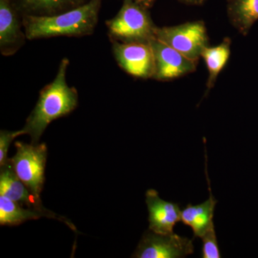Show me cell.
Listing matches in <instances>:
<instances>
[{
    "label": "cell",
    "mask_w": 258,
    "mask_h": 258,
    "mask_svg": "<svg viewBox=\"0 0 258 258\" xmlns=\"http://www.w3.org/2000/svg\"><path fill=\"white\" fill-rule=\"evenodd\" d=\"M192 240L176 234L161 235L149 230L144 234L132 257L181 258L193 254Z\"/></svg>",
    "instance_id": "obj_6"
},
{
    "label": "cell",
    "mask_w": 258,
    "mask_h": 258,
    "mask_svg": "<svg viewBox=\"0 0 258 258\" xmlns=\"http://www.w3.org/2000/svg\"><path fill=\"white\" fill-rule=\"evenodd\" d=\"M101 0L87 3L52 15H24L23 25L28 40L57 36L79 37L91 35L98 20Z\"/></svg>",
    "instance_id": "obj_2"
},
{
    "label": "cell",
    "mask_w": 258,
    "mask_h": 258,
    "mask_svg": "<svg viewBox=\"0 0 258 258\" xmlns=\"http://www.w3.org/2000/svg\"><path fill=\"white\" fill-rule=\"evenodd\" d=\"M24 134L25 132L23 129L16 131V132H10L6 130H2L0 132V166L5 165L9 159L8 158V152L12 142L16 137Z\"/></svg>",
    "instance_id": "obj_18"
},
{
    "label": "cell",
    "mask_w": 258,
    "mask_h": 258,
    "mask_svg": "<svg viewBox=\"0 0 258 258\" xmlns=\"http://www.w3.org/2000/svg\"><path fill=\"white\" fill-rule=\"evenodd\" d=\"M133 1L137 3V4L140 5L141 6L149 9V8H152L157 0H133Z\"/></svg>",
    "instance_id": "obj_19"
},
{
    "label": "cell",
    "mask_w": 258,
    "mask_h": 258,
    "mask_svg": "<svg viewBox=\"0 0 258 258\" xmlns=\"http://www.w3.org/2000/svg\"><path fill=\"white\" fill-rule=\"evenodd\" d=\"M113 42L150 43L156 38V26L149 9L133 0H123L117 15L106 23Z\"/></svg>",
    "instance_id": "obj_3"
},
{
    "label": "cell",
    "mask_w": 258,
    "mask_h": 258,
    "mask_svg": "<svg viewBox=\"0 0 258 258\" xmlns=\"http://www.w3.org/2000/svg\"><path fill=\"white\" fill-rule=\"evenodd\" d=\"M41 217L56 219L64 222L70 228L76 231L75 226L67 219L55 215L50 210L42 211L32 208L25 209L20 204L0 195V225L2 226H17L29 220H37Z\"/></svg>",
    "instance_id": "obj_12"
},
{
    "label": "cell",
    "mask_w": 258,
    "mask_h": 258,
    "mask_svg": "<svg viewBox=\"0 0 258 258\" xmlns=\"http://www.w3.org/2000/svg\"><path fill=\"white\" fill-rule=\"evenodd\" d=\"M206 175L208 178L210 198L205 203L198 205L189 204L181 211V220L184 225L189 226L193 231L194 237H202L214 226L213 217L217 200L212 195L210 180L208 179L206 167Z\"/></svg>",
    "instance_id": "obj_13"
},
{
    "label": "cell",
    "mask_w": 258,
    "mask_h": 258,
    "mask_svg": "<svg viewBox=\"0 0 258 258\" xmlns=\"http://www.w3.org/2000/svg\"><path fill=\"white\" fill-rule=\"evenodd\" d=\"M232 40L230 37H225L221 43L217 46L205 47L202 53V57L205 61L208 70L207 81V91L205 96L215 86L219 75L228 62L231 53Z\"/></svg>",
    "instance_id": "obj_15"
},
{
    "label": "cell",
    "mask_w": 258,
    "mask_h": 258,
    "mask_svg": "<svg viewBox=\"0 0 258 258\" xmlns=\"http://www.w3.org/2000/svg\"><path fill=\"white\" fill-rule=\"evenodd\" d=\"M179 3L187 5H203L207 0H177Z\"/></svg>",
    "instance_id": "obj_20"
},
{
    "label": "cell",
    "mask_w": 258,
    "mask_h": 258,
    "mask_svg": "<svg viewBox=\"0 0 258 258\" xmlns=\"http://www.w3.org/2000/svg\"><path fill=\"white\" fill-rule=\"evenodd\" d=\"M88 0H14L17 10L24 15H52L64 13L87 3Z\"/></svg>",
    "instance_id": "obj_16"
},
{
    "label": "cell",
    "mask_w": 258,
    "mask_h": 258,
    "mask_svg": "<svg viewBox=\"0 0 258 258\" xmlns=\"http://www.w3.org/2000/svg\"><path fill=\"white\" fill-rule=\"evenodd\" d=\"M69 60H61L55 79L42 88L36 106L27 118L24 126L25 134L31 137L32 144L39 140L47 125L57 118L74 111L79 104V93L74 87L69 86L66 80Z\"/></svg>",
    "instance_id": "obj_1"
},
{
    "label": "cell",
    "mask_w": 258,
    "mask_h": 258,
    "mask_svg": "<svg viewBox=\"0 0 258 258\" xmlns=\"http://www.w3.org/2000/svg\"><path fill=\"white\" fill-rule=\"evenodd\" d=\"M0 195L21 205H27L29 208L42 211L47 210L44 208L40 198L35 196L17 175L9 159L5 165L1 166Z\"/></svg>",
    "instance_id": "obj_11"
},
{
    "label": "cell",
    "mask_w": 258,
    "mask_h": 258,
    "mask_svg": "<svg viewBox=\"0 0 258 258\" xmlns=\"http://www.w3.org/2000/svg\"><path fill=\"white\" fill-rule=\"evenodd\" d=\"M17 152L10 164L18 177L35 196L40 198L45 183L47 150L45 143H15Z\"/></svg>",
    "instance_id": "obj_5"
},
{
    "label": "cell",
    "mask_w": 258,
    "mask_h": 258,
    "mask_svg": "<svg viewBox=\"0 0 258 258\" xmlns=\"http://www.w3.org/2000/svg\"><path fill=\"white\" fill-rule=\"evenodd\" d=\"M227 14L232 26L243 36L258 20V0H230Z\"/></svg>",
    "instance_id": "obj_14"
},
{
    "label": "cell",
    "mask_w": 258,
    "mask_h": 258,
    "mask_svg": "<svg viewBox=\"0 0 258 258\" xmlns=\"http://www.w3.org/2000/svg\"><path fill=\"white\" fill-rule=\"evenodd\" d=\"M229 1H230V0H227V2H229Z\"/></svg>",
    "instance_id": "obj_21"
},
{
    "label": "cell",
    "mask_w": 258,
    "mask_h": 258,
    "mask_svg": "<svg viewBox=\"0 0 258 258\" xmlns=\"http://www.w3.org/2000/svg\"><path fill=\"white\" fill-rule=\"evenodd\" d=\"M113 55L127 74L139 79H153L155 61L150 43L113 42Z\"/></svg>",
    "instance_id": "obj_7"
},
{
    "label": "cell",
    "mask_w": 258,
    "mask_h": 258,
    "mask_svg": "<svg viewBox=\"0 0 258 258\" xmlns=\"http://www.w3.org/2000/svg\"><path fill=\"white\" fill-rule=\"evenodd\" d=\"M201 239L203 240V249H202V257H221V253H220L218 242H217L215 225L212 226Z\"/></svg>",
    "instance_id": "obj_17"
},
{
    "label": "cell",
    "mask_w": 258,
    "mask_h": 258,
    "mask_svg": "<svg viewBox=\"0 0 258 258\" xmlns=\"http://www.w3.org/2000/svg\"><path fill=\"white\" fill-rule=\"evenodd\" d=\"M156 38L196 62L202 57L205 47L209 46L206 25L202 20L174 26L157 27Z\"/></svg>",
    "instance_id": "obj_4"
},
{
    "label": "cell",
    "mask_w": 258,
    "mask_h": 258,
    "mask_svg": "<svg viewBox=\"0 0 258 258\" xmlns=\"http://www.w3.org/2000/svg\"><path fill=\"white\" fill-rule=\"evenodd\" d=\"M12 0H0V48L3 55L14 54L26 38Z\"/></svg>",
    "instance_id": "obj_10"
},
{
    "label": "cell",
    "mask_w": 258,
    "mask_h": 258,
    "mask_svg": "<svg viewBox=\"0 0 258 258\" xmlns=\"http://www.w3.org/2000/svg\"><path fill=\"white\" fill-rule=\"evenodd\" d=\"M155 61L153 79L168 81L191 74L197 70L198 62L190 60L160 40L154 38L150 42Z\"/></svg>",
    "instance_id": "obj_8"
},
{
    "label": "cell",
    "mask_w": 258,
    "mask_h": 258,
    "mask_svg": "<svg viewBox=\"0 0 258 258\" xmlns=\"http://www.w3.org/2000/svg\"><path fill=\"white\" fill-rule=\"evenodd\" d=\"M146 203L149 211V230L161 235L174 233V227L181 220V210L176 203L159 198L155 189L146 192Z\"/></svg>",
    "instance_id": "obj_9"
}]
</instances>
